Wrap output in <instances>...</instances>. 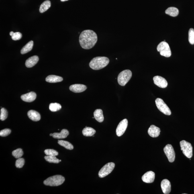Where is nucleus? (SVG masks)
<instances>
[{"label":"nucleus","mask_w":194,"mask_h":194,"mask_svg":"<svg viewBox=\"0 0 194 194\" xmlns=\"http://www.w3.org/2000/svg\"><path fill=\"white\" fill-rule=\"evenodd\" d=\"M36 97V94L34 92H30L21 96V99L23 101L29 103L34 101Z\"/></svg>","instance_id":"4468645a"},{"label":"nucleus","mask_w":194,"mask_h":194,"mask_svg":"<svg viewBox=\"0 0 194 194\" xmlns=\"http://www.w3.org/2000/svg\"><path fill=\"white\" fill-rule=\"evenodd\" d=\"M60 162H61V160H60Z\"/></svg>","instance_id":"4c0bfd02"},{"label":"nucleus","mask_w":194,"mask_h":194,"mask_svg":"<svg viewBox=\"0 0 194 194\" xmlns=\"http://www.w3.org/2000/svg\"><path fill=\"white\" fill-rule=\"evenodd\" d=\"M94 117L96 120L100 123L102 122L104 120L103 111L101 109H96L94 113Z\"/></svg>","instance_id":"aec40b11"},{"label":"nucleus","mask_w":194,"mask_h":194,"mask_svg":"<svg viewBox=\"0 0 194 194\" xmlns=\"http://www.w3.org/2000/svg\"><path fill=\"white\" fill-rule=\"evenodd\" d=\"M34 46V42L32 41H31L25 45L23 47L21 51V54H24L30 52L32 50Z\"/></svg>","instance_id":"4be33fe9"},{"label":"nucleus","mask_w":194,"mask_h":194,"mask_svg":"<svg viewBox=\"0 0 194 194\" xmlns=\"http://www.w3.org/2000/svg\"><path fill=\"white\" fill-rule=\"evenodd\" d=\"M157 49L162 56L169 57L171 56L172 53L169 45L165 41L161 42L158 45Z\"/></svg>","instance_id":"423d86ee"},{"label":"nucleus","mask_w":194,"mask_h":194,"mask_svg":"<svg viewBox=\"0 0 194 194\" xmlns=\"http://www.w3.org/2000/svg\"><path fill=\"white\" fill-rule=\"evenodd\" d=\"M128 121L127 119H125L119 123L116 129L117 136L120 137L124 134L128 126Z\"/></svg>","instance_id":"9d476101"},{"label":"nucleus","mask_w":194,"mask_h":194,"mask_svg":"<svg viewBox=\"0 0 194 194\" xmlns=\"http://www.w3.org/2000/svg\"><path fill=\"white\" fill-rule=\"evenodd\" d=\"M25 160L22 158H19L15 162V166L17 168H21L23 167L25 164Z\"/></svg>","instance_id":"473e14b6"},{"label":"nucleus","mask_w":194,"mask_h":194,"mask_svg":"<svg viewBox=\"0 0 194 194\" xmlns=\"http://www.w3.org/2000/svg\"><path fill=\"white\" fill-rule=\"evenodd\" d=\"M51 7V2L49 1H46L41 5L39 11L41 13H43L50 8Z\"/></svg>","instance_id":"393cba45"},{"label":"nucleus","mask_w":194,"mask_h":194,"mask_svg":"<svg viewBox=\"0 0 194 194\" xmlns=\"http://www.w3.org/2000/svg\"><path fill=\"white\" fill-rule=\"evenodd\" d=\"M8 116V112L7 110L5 108H2L1 110V115L0 119L2 121H5L7 119Z\"/></svg>","instance_id":"2f4dec72"},{"label":"nucleus","mask_w":194,"mask_h":194,"mask_svg":"<svg viewBox=\"0 0 194 194\" xmlns=\"http://www.w3.org/2000/svg\"><path fill=\"white\" fill-rule=\"evenodd\" d=\"M49 109L52 112H56L60 110L62 108V106L60 104L58 103H51L49 105Z\"/></svg>","instance_id":"bb28decb"},{"label":"nucleus","mask_w":194,"mask_h":194,"mask_svg":"<svg viewBox=\"0 0 194 194\" xmlns=\"http://www.w3.org/2000/svg\"><path fill=\"white\" fill-rule=\"evenodd\" d=\"M45 159L50 163L58 164L59 163L60 161L56 157V156H45Z\"/></svg>","instance_id":"cd10ccee"},{"label":"nucleus","mask_w":194,"mask_h":194,"mask_svg":"<svg viewBox=\"0 0 194 194\" xmlns=\"http://www.w3.org/2000/svg\"><path fill=\"white\" fill-rule=\"evenodd\" d=\"M166 14L172 17H176L179 14V10L178 9L174 7H170L166 9L165 12Z\"/></svg>","instance_id":"5701e85b"},{"label":"nucleus","mask_w":194,"mask_h":194,"mask_svg":"<svg viewBox=\"0 0 194 194\" xmlns=\"http://www.w3.org/2000/svg\"><path fill=\"white\" fill-rule=\"evenodd\" d=\"M115 166V164L113 162H109L105 165L99 172V177L103 178L106 177L113 171Z\"/></svg>","instance_id":"0eeeda50"},{"label":"nucleus","mask_w":194,"mask_h":194,"mask_svg":"<svg viewBox=\"0 0 194 194\" xmlns=\"http://www.w3.org/2000/svg\"><path fill=\"white\" fill-rule=\"evenodd\" d=\"M87 89L86 86L82 84H74L70 86V90L72 92L75 93H82L86 90Z\"/></svg>","instance_id":"2eb2a0df"},{"label":"nucleus","mask_w":194,"mask_h":194,"mask_svg":"<svg viewBox=\"0 0 194 194\" xmlns=\"http://www.w3.org/2000/svg\"><path fill=\"white\" fill-rule=\"evenodd\" d=\"M97 41V34L93 30H84L79 37V42L82 48L90 49L95 46Z\"/></svg>","instance_id":"f257e3e1"},{"label":"nucleus","mask_w":194,"mask_h":194,"mask_svg":"<svg viewBox=\"0 0 194 194\" xmlns=\"http://www.w3.org/2000/svg\"><path fill=\"white\" fill-rule=\"evenodd\" d=\"M155 103L157 107L161 112L166 115H170L171 114V111L169 108L162 99L158 98L156 99Z\"/></svg>","instance_id":"6e6552de"},{"label":"nucleus","mask_w":194,"mask_h":194,"mask_svg":"<svg viewBox=\"0 0 194 194\" xmlns=\"http://www.w3.org/2000/svg\"><path fill=\"white\" fill-rule=\"evenodd\" d=\"M9 35L11 36L12 40L15 41L19 40L22 38V35L19 32H14L11 31L10 32Z\"/></svg>","instance_id":"c85d7f7f"},{"label":"nucleus","mask_w":194,"mask_h":194,"mask_svg":"<svg viewBox=\"0 0 194 194\" xmlns=\"http://www.w3.org/2000/svg\"><path fill=\"white\" fill-rule=\"evenodd\" d=\"M109 58L107 57H96L90 62L89 66L93 70H98L106 66L109 63Z\"/></svg>","instance_id":"f03ea898"},{"label":"nucleus","mask_w":194,"mask_h":194,"mask_svg":"<svg viewBox=\"0 0 194 194\" xmlns=\"http://www.w3.org/2000/svg\"><path fill=\"white\" fill-rule=\"evenodd\" d=\"M189 40L192 45L194 44V29H190L189 32Z\"/></svg>","instance_id":"7c9ffc66"},{"label":"nucleus","mask_w":194,"mask_h":194,"mask_svg":"<svg viewBox=\"0 0 194 194\" xmlns=\"http://www.w3.org/2000/svg\"><path fill=\"white\" fill-rule=\"evenodd\" d=\"M96 133V131L91 127H86L82 131V134L86 137L93 136Z\"/></svg>","instance_id":"b1692460"},{"label":"nucleus","mask_w":194,"mask_h":194,"mask_svg":"<svg viewBox=\"0 0 194 194\" xmlns=\"http://www.w3.org/2000/svg\"><path fill=\"white\" fill-rule=\"evenodd\" d=\"M46 155L56 156L58 155V152L53 149H46L44 151Z\"/></svg>","instance_id":"72a5a7b5"},{"label":"nucleus","mask_w":194,"mask_h":194,"mask_svg":"<svg viewBox=\"0 0 194 194\" xmlns=\"http://www.w3.org/2000/svg\"><path fill=\"white\" fill-rule=\"evenodd\" d=\"M39 58L38 56L31 57L27 59L25 63V65L27 68H31L35 65L38 62Z\"/></svg>","instance_id":"f3484780"},{"label":"nucleus","mask_w":194,"mask_h":194,"mask_svg":"<svg viewBox=\"0 0 194 194\" xmlns=\"http://www.w3.org/2000/svg\"><path fill=\"white\" fill-rule=\"evenodd\" d=\"M149 135L153 138H157L159 136L160 133V129L158 127L152 125H151L148 130Z\"/></svg>","instance_id":"dca6fc26"},{"label":"nucleus","mask_w":194,"mask_h":194,"mask_svg":"<svg viewBox=\"0 0 194 194\" xmlns=\"http://www.w3.org/2000/svg\"><path fill=\"white\" fill-rule=\"evenodd\" d=\"M68 1V0H60V1L61 2H65V1Z\"/></svg>","instance_id":"c9c22d12"},{"label":"nucleus","mask_w":194,"mask_h":194,"mask_svg":"<svg viewBox=\"0 0 194 194\" xmlns=\"http://www.w3.org/2000/svg\"><path fill=\"white\" fill-rule=\"evenodd\" d=\"M69 134L67 129H63L60 133H54L53 134V138L56 139H64L67 137Z\"/></svg>","instance_id":"6ab92c4d"},{"label":"nucleus","mask_w":194,"mask_h":194,"mask_svg":"<svg viewBox=\"0 0 194 194\" xmlns=\"http://www.w3.org/2000/svg\"><path fill=\"white\" fill-rule=\"evenodd\" d=\"M58 143L60 145L64 147V148L68 150H72L74 148L73 145L71 143L67 141L59 140Z\"/></svg>","instance_id":"a878e982"},{"label":"nucleus","mask_w":194,"mask_h":194,"mask_svg":"<svg viewBox=\"0 0 194 194\" xmlns=\"http://www.w3.org/2000/svg\"><path fill=\"white\" fill-rule=\"evenodd\" d=\"M180 144L184 155L188 158H191L193 156V148L191 143L182 140L180 142Z\"/></svg>","instance_id":"39448f33"},{"label":"nucleus","mask_w":194,"mask_h":194,"mask_svg":"<svg viewBox=\"0 0 194 194\" xmlns=\"http://www.w3.org/2000/svg\"><path fill=\"white\" fill-rule=\"evenodd\" d=\"M29 118L32 121H37L40 120L41 116L40 114L34 110H30L27 113Z\"/></svg>","instance_id":"a211bd4d"},{"label":"nucleus","mask_w":194,"mask_h":194,"mask_svg":"<svg viewBox=\"0 0 194 194\" xmlns=\"http://www.w3.org/2000/svg\"><path fill=\"white\" fill-rule=\"evenodd\" d=\"M23 154L22 150L21 148H18L12 152L13 156L16 158H21L23 156Z\"/></svg>","instance_id":"c756f323"},{"label":"nucleus","mask_w":194,"mask_h":194,"mask_svg":"<svg viewBox=\"0 0 194 194\" xmlns=\"http://www.w3.org/2000/svg\"><path fill=\"white\" fill-rule=\"evenodd\" d=\"M164 151L166 155L167 156L168 161L170 162H173L175 159V154L172 145L170 144L166 145L164 148Z\"/></svg>","instance_id":"1a4fd4ad"},{"label":"nucleus","mask_w":194,"mask_h":194,"mask_svg":"<svg viewBox=\"0 0 194 194\" xmlns=\"http://www.w3.org/2000/svg\"><path fill=\"white\" fill-rule=\"evenodd\" d=\"M154 83L160 88H165L167 87L168 82L166 80L161 76H157L153 78Z\"/></svg>","instance_id":"9b49d317"},{"label":"nucleus","mask_w":194,"mask_h":194,"mask_svg":"<svg viewBox=\"0 0 194 194\" xmlns=\"http://www.w3.org/2000/svg\"><path fill=\"white\" fill-rule=\"evenodd\" d=\"M50 136H53V134H50Z\"/></svg>","instance_id":"e433bc0d"},{"label":"nucleus","mask_w":194,"mask_h":194,"mask_svg":"<svg viewBox=\"0 0 194 194\" xmlns=\"http://www.w3.org/2000/svg\"><path fill=\"white\" fill-rule=\"evenodd\" d=\"M11 129H5L0 132V136L1 137H6L8 136L11 133Z\"/></svg>","instance_id":"f704fd0d"},{"label":"nucleus","mask_w":194,"mask_h":194,"mask_svg":"<svg viewBox=\"0 0 194 194\" xmlns=\"http://www.w3.org/2000/svg\"><path fill=\"white\" fill-rule=\"evenodd\" d=\"M155 179V174L152 171H149L146 172L142 176V179L145 183H152Z\"/></svg>","instance_id":"f8f14e48"},{"label":"nucleus","mask_w":194,"mask_h":194,"mask_svg":"<svg viewBox=\"0 0 194 194\" xmlns=\"http://www.w3.org/2000/svg\"><path fill=\"white\" fill-rule=\"evenodd\" d=\"M162 189L163 193L165 194H169L171 190V183L168 179H164L162 181L161 183Z\"/></svg>","instance_id":"ddd939ff"},{"label":"nucleus","mask_w":194,"mask_h":194,"mask_svg":"<svg viewBox=\"0 0 194 194\" xmlns=\"http://www.w3.org/2000/svg\"><path fill=\"white\" fill-rule=\"evenodd\" d=\"M63 78L60 76L56 75H49L46 78V81L49 83H56L63 81Z\"/></svg>","instance_id":"412c9836"},{"label":"nucleus","mask_w":194,"mask_h":194,"mask_svg":"<svg viewBox=\"0 0 194 194\" xmlns=\"http://www.w3.org/2000/svg\"><path fill=\"white\" fill-rule=\"evenodd\" d=\"M132 76V72L130 70H123L119 74L117 77V82L119 85L124 86L128 83Z\"/></svg>","instance_id":"20e7f679"},{"label":"nucleus","mask_w":194,"mask_h":194,"mask_svg":"<svg viewBox=\"0 0 194 194\" xmlns=\"http://www.w3.org/2000/svg\"><path fill=\"white\" fill-rule=\"evenodd\" d=\"M65 178L60 175H56L49 177L44 181L45 185L50 186H58L62 185Z\"/></svg>","instance_id":"7ed1b4c3"}]
</instances>
